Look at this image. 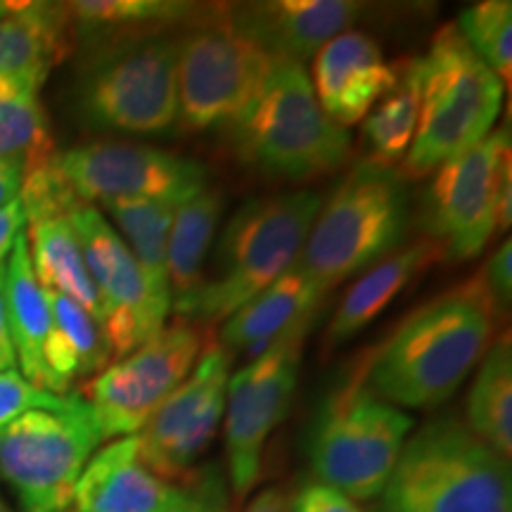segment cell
<instances>
[{"label":"cell","mask_w":512,"mask_h":512,"mask_svg":"<svg viewBox=\"0 0 512 512\" xmlns=\"http://www.w3.org/2000/svg\"><path fill=\"white\" fill-rule=\"evenodd\" d=\"M498 313L472 278L411 313L368 366L370 389L392 406H441L482 361Z\"/></svg>","instance_id":"obj_1"},{"label":"cell","mask_w":512,"mask_h":512,"mask_svg":"<svg viewBox=\"0 0 512 512\" xmlns=\"http://www.w3.org/2000/svg\"><path fill=\"white\" fill-rule=\"evenodd\" d=\"M320 204V195L311 190L254 197L242 204L223 228L200 290L178 318L190 325L223 323L252 302L297 261Z\"/></svg>","instance_id":"obj_2"},{"label":"cell","mask_w":512,"mask_h":512,"mask_svg":"<svg viewBox=\"0 0 512 512\" xmlns=\"http://www.w3.org/2000/svg\"><path fill=\"white\" fill-rule=\"evenodd\" d=\"M242 164L290 181L332 174L351 152L349 131L332 124L304 64L275 60L252 100L226 124Z\"/></svg>","instance_id":"obj_3"},{"label":"cell","mask_w":512,"mask_h":512,"mask_svg":"<svg viewBox=\"0 0 512 512\" xmlns=\"http://www.w3.org/2000/svg\"><path fill=\"white\" fill-rule=\"evenodd\" d=\"M408 228V188L399 169L366 159L320 204L294 268L328 294L394 254Z\"/></svg>","instance_id":"obj_4"},{"label":"cell","mask_w":512,"mask_h":512,"mask_svg":"<svg viewBox=\"0 0 512 512\" xmlns=\"http://www.w3.org/2000/svg\"><path fill=\"white\" fill-rule=\"evenodd\" d=\"M380 496L384 512H512L510 460L437 418L406 439Z\"/></svg>","instance_id":"obj_5"},{"label":"cell","mask_w":512,"mask_h":512,"mask_svg":"<svg viewBox=\"0 0 512 512\" xmlns=\"http://www.w3.org/2000/svg\"><path fill=\"white\" fill-rule=\"evenodd\" d=\"M420 79V117L411 150L403 157V181H420L448 159L470 150L494 128L503 105V83L453 24L432 36L430 50L415 60Z\"/></svg>","instance_id":"obj_6"},{"label":"cell","mask_w":512,"mask_h":512,"mask_svg":"<svg viewBox=\"0 0 512 512\" xmlns=\"http://www.w3.org/2000/svg\"><path fill=\"white\" fill-rule=\"evenodd\" d=\"M413 420L358 377L335 389L320 408L311 437V470L320 484L351 501L384 491Z\"/></svg>","instance_id":"obj_7"},{"label":"cell","mask_w":512,"mask_h":512,"mask_svg":"<svg viewBox=\"0 0 512 512\" xmlns=\"http://www.w3.org/2000/svg\"><path fill=\"white\" fill-rule=\"evenodd\" d=\"M79 107L102 131L169 133L178 124V38L100 46L79 83Z\"/></svg>","instance_id":"obj_8"},{"label":"cell","mask_w":512,"mask_h":512,"mask_svg":"<svg viewBox=\"0 0 512 512\" xmlns=\"http://www.w3.org/2000/svg\"><path fill=\"white\" fill-rule=\"evenodd\" d=\"M102 444L86 399L62 411H29L0 430V477L24 512H69L83 467Z\"/></svg>","instance_id":"obj_9"},{"label":"cell","mask_w":512,"mask_h":512,"mask_svg":"<svg viewBox=\"0 0 512 512\" xmlns=\"http://www.w3.org/2000/svg\"><path fill=\"white\" fill-rule=\"evenodd\" d=\"M273 64V57L228 27L221 5H207L178 38V124L188 133L226 126L245 110Z\"/></svg>","instance_id":"obj_10"},{"label":"cell","mask_w":512,"mask_h":512,"mask_svg":"<svg viewBox=\"0 0 512 512\" xmlns=\"http://www.w3.org/2000/svg\"><path fill=\"white\" fill-rule=\"evenodd\" d=\"M510 174V126L496 128L434 171L420 226L444 259L467 261L484 252L496 233L498 190Z\"/></svg>","instance_id":"obj_11"},{"label":"cell","mask_w":512,"mask_h":512,"mask_svg":"<svg viewBox=\"0 0 512 512\" xmlns=\"http://www.w3.org/2000/svg\"><path fill=\"white\" fill-rule=\"evenodd\" d=\"M202 351V332L178 320L169 328L164 325L133 354L102 370L86 389L102 441L136 437L192 373Z\"/></svg>","instance_id":"obj_12"},{"label":"cell","mask_w":512,"mask_h":512,"mask_svg":"<svg viewBox=\"0 0 512 512\" xmlns=\"http://www.w3.org/2000/svg\"><path fill=\"white\" fill-rule=\"evenodd\" d=\"M50 164L81 204L110 200L183 204L209 188V174L200 162L150 145H79L55 152Z\"/></svg>","instance_id":"obj_13"},{"label":"cell","mask_w":512,"mask_h":512,"mask_svg":"<svg viewBox=\"0 0 512 512\" xmlns=\"http://www.w3.org/2000/svg\"><path fill=\"white\" fill-rule=\"evenodd\" d=\"M233 356L221 344L204 347L200 361L140 430V458L166 482L185 484L211 446L226 411Z\"/></svg>","instance_id":"obj_14"},{"label":"cell","mask_w":512,"mask_h":512,"mask_svg":"<svg viewBox=\"0 0 512 512\" xmlns=\"http://www.w3.org/2000/svg\"><path fill=\"white\" fill-rule=\"evenodd\" d=\"M302 347L304 342L285 344L230 375L223 430L230 491L238 503L245 501L259 482L266 441L290 413Z\"/></svg>","instance_id":"obj_15"},{"label":"cell","mask_w":512,"mask_h":512,"mask_svg":"<svg viewBox=\"0 0 512 512\" xmlns=\"http://www.w3.org/2000/svg\"><path fill=\"white\" fill-rule=\"evenodd\" d=\"M67 219L79 238L88 273L98 290L102 304L100 330L110 356L121 361L159 332L150 313L143 275L131 249L98 207L79 204L69 211Z\"/></svg>","instance_id":"obj_16"},{"label":"cell","mask_w":512,"mask_h":512,"mask_svg":"<svg viewBox=\"0 0 512 512\" xmlns=\"http://www.w3.org/2000/svg\"><path fill=\"white\" fill-rule=\"evenodd\" d=\"M368 5L351 0H259L221 3L235 34L273 60L304 64L363 17Z\"/></svg>","instance_id":"obj_17"},{"label":"cell","mask_w":512,"mask_h":512,"mask_svg":"<svg viewBox=\"0 0 512 512\" xmlns=\"http://www.w3.org/2000/svg\"><path fill=\"white\" fill-rule=\"evenodd\" d=\"M74 505L79 512H188L192 484L166 482L140 458L138 437H121L83 467Z\"/></svg>","instance_id":"obj_18"},{"label":"cell","mask_w":512,"mask_h":512,"mask_svg":"<svg viewBox=\"0 0 512 512\" xmlns=\"http://www.w3.org/2000/svg\"><path fill=\"white\" fill-rule=\"evenodd\" d=\"M399 81V67L384 60L380 43L361 31H344L313 57V91L332 124L344 131L368 112Z\"/></svg>","instance_id":"obj_19"},{"label":"cell","mask_w":512,"mask_h":512,"mask_svg":"<svg viewBox=\"0 0 512 512\" xmlns=\"http://www.w3.org/2000/svg\"><path fill=\"white\" fill-rule=\"evenodd\" d=\"M323 299L325 292L292 264L273 285L223 320L221 347L252 363L285 344L304 342Z\"/></svg>","instance_id":"obj_20"},{"label":"cell","mask_w":512,"mask_h":512,"mask_svg":"<svg viewBox=\"0 0 512 512\" xmlns=\"http://www.w3.org/2000/svg\"><path fill=\"white\" fill-rule=\"evenodd\" d=\"M67 3L0 0V76L43 86L67 53Z\"/></svg>","instance_id":"obj_21"},{"label":"cell","mask_w":512,"mask_h":512,"mask_svg":"<svg viewBox=\"0 0 512 512\" xmlns=\"http://www.w3.org/2000/svg\"><path fill=\"white\" fill-rule=\"evenodd\" d=\"M110 214L114 230L131 249L138 271L143 275L150 302L152 320L159 330L164 328L171 313V283H169V230L174 211L181 204L152 200H110L102 202Z\"/></svg>","instance_id":"obj_22"},{"label":"cell","mask_w":512,"mask_h":512,"mask_svg":"<svg viewBox=\"0 0 512 512\" xmlns=\"http://www.w3.org/2000/svg\"><path fill=\"white\" fill-rule=\"evenodd\" d=\"M439 259H444L441 249L430 240H422L370 266L339 302L328 325V344H344L368 328L415 275L437 264Z\"/></svg>","instance_id":"obj_23"},{"label":"cell","mask_w":512,"mask_h":512,"mask_svg":"<svg viewBox=\"0 0 512 512\" xmlns=\"http://www.w3.org/2000/svg\"><path fill=\"white\" fill-rule=\"evenodd\" d=\"M50 330L43 344V361L50 377V394L67 396L76 380L102 373L112 361L110 347L91 313L60 292L46 290Z\"/></svg>","instance_id":"obj_24"},{"label":"cell","mask_w":512,"mask_h":512,"mask_svg":"<svg viewBox=\"0 0 512 512\" xmlns=\"http://www.w3.org/2000/svg\"><path fill=\"white\" fill-rule=\"evenodd\" d=\"M5 299H8V323L19 375L50 392L48 368L43 361L50 311L46 292L38 285L34 268H31L27 233L19 235L10 252L8 268H5Z\"/></svg>","instance_id":"obj_25"},{"label":"cell","mask_w":512,"mask_h":512,"mask_svg":"<svg viewBox=\"0 0 512 512\" xmlns=\"http://www.w3.org/2000/svg\"><path fill=\"white\" fill-rule=\"evenodd\" d=\"M69 17L100 46L136 38L162 36L164 29L183 27L202 17L207 5L185 0H76L67 3Z\"/></svg>","instance_id":"obj_26"},{"label":"cell","mask_w":512,"mask_h":512,"mask_svg":"<svg viewBox=\"0 0 512 512\" xmlns=\"http://www.w3.org/2000/svg\"><path fill=\"white\" fill-rule=\"evenodd\" d=\"M29 256L38 285L60 292L102 323V304L67 214L29 221Z\"/></svg>","instance_id":"obj_27"},{"label":"cell","mask_w":512,"mask_h":512,"mask_svg":"<svg viewBox=\"0 0 512 512\" xmlns=\"http://www.w3.org/2000/svg\"><path fill=\"white\" fill-rule=\"evenodd\" d=\"M223 214V192L216 188L202 190L174 211L169 230V283L171 311L181 316L204 280L216 230Z\"/></svg>","instance_id":"obj_28"},{"label":"cell","mask_w":512,"mask_h":512,"mask_svg":"<svg viewBox=\"0 0 512 512\" xmlns=\"http://www.w3.org/2000/svg\"><path fill=\"white\" fill-rule=\"evenodd\" d=\"M467 430L510 460L512 453V347L510 335L496 339L482 361L470 396Z\"/></svg>","instance_id":"obj_29"},{"label":"cell","mask_w":512,"mask_h":512,"mask_svg":"<svg viewBox=\"0 0 512 512\" xmlns=\"http://www.w3.org/2000/svg\"><path fill=\"white\" fill-rule=\"evenodd\" d=\"M41 86L19 76H0V159L34 171L55 155Z\"/></svg>","instance_id":"obj_30"},{"label":"cell","mask_w":512,"mask_h":512,"mask_svg":"<svg viewBox=\"0 0 512 512\" xmlns=\"http://www.w3.org/2000/svg\"><path fill=\"white\" fill-rule=\"evenodd\" d=\"M420 117V79L415 60L399 67V81L363 119L370 162L394 166L411 150Z\"/></svg>","instance_id":"obj_31"},{"label":"cell","mask_w":512,"mask_h":512,"mask_svg":"<svg viewBox=\"0 0 512 512\" xmlns=\"http://www.w3.org/2000/svg\"><path fill=\"white\" fill-rule=\"evenodd\" d=\"M479 60L501 79L503 88L512 81V3L482 0L460 12L453 24Z\"/></svg>","instance_id":"obj_32"},{"label":"cell","mask_w":512,"mask_h":512,"mask_svg":"<svg viewBox=\"0 0 512 512\" xmlns=\"http://www.w3.org/2000/svg\"><path fill=\"white\" fill-rule=\"evenodd\" d=\"M69 401H72V394H50L46 389L24 380L19 370L0 373V430L29 411H62Z\"/></svg>","instance_id":"obj_33"},{"label":"cell","mask_w":512,"mask_h":512,"mask_svg":"<svg viewBox=\"0 0 512 512\" xmlns=\"http://www.w3.org/2000/svg\"><path fill=\"white\" fill-rule=\"evenodd\" d=\"M479 278H482L484 290L489 294L498 318H501L503 313L510 311V302H512V242L510 240H505L503 245L496 249L494 256L486 261L484 271L479 273Z\"/></svg>","instance_id":"obj_34"},{"label":"cell","mask_w":512,"mask_h":512,"mask_svg":"<svg viewBox=\"0 0 512 512\" xmlns=\"http://www.w3.org/2000/svg\"><path fill=\"white\" fill-rule=\"evenodd\" d=\"M192 505L188 512H230L226 479L216 465H207L190 477Z\"/></svg>","instance_id":"obj_35"},{"label":"cell","mask_w":512,"mask_h":512,"mask_svg":"<svg viewBox=\"0 0 512 512\" xmlns=\"http://www.w3.org/2000/svg\"><path fill=\"white\" fill-rule=\"evenodd\" d=\"M292 512H363L356 501L325 484H309L292 498Z\"/></svg>","instance_id":"obj_36"},{"label":"cell","mask_w":512,"mask_h":512,"mask_svg":"<svg viewBox=\"0 0 512 512\" xmlns=\"http://www.w3.org/2000/svg\"><path fill=\"white\" fill-rule=\"evenodd\" d=\"M24 226H27V211L19 197L0 207V264H5L17 238L24 233Z\"/></svg>","instance_id":"obj_37"},{"label":"cell","mask_w":512,"mask_h":512,"mask_svg":"<svg viewBox=\"0 0 512 512\" xmlns=\"http://www.w3.org/2000/svg\"><path fill=\"white\" fill-rule=\"evenodd\" d=\"M5 268H8V261H5V264H0V373H12V370H17V354H15V344H12L10 323H8Z\"/></svg>","instance_id":"obj_38"},{"label":"cell","mask_w":512,"mask_h":512,"mask_svg":"<svg viewBox=\"0 0 512 512\" xmlns=\"http://www.w3.org/2000/svg\"><path fill=\"white\" fill-rule=\"evenodd\" d=\"M245 512H292V498L280 486H268L252 498Z\"/></svg>","instance_id":"obj_39"},{"label":"cell","mask_w":512,"mask_h":512,"mask_svg":"<svg viewBox=\"0 0 512 512\" xmlns=\"http://www.w3.org/2000/svg\"><path fill=\"white\" fill-rule=\"evenodd\" d=\"M24 176H27V171H24L22 166L0 159V207L17 200L19 190H22Z\"/></svg>","instance_id":"obj_40"},{"label":"cell","mask_w":512,"mask_h":512,"mask_svg":"<svg viewBox=\"0 0 512 512\" xmlns=\"http://www.w3.org/2000/svg\"><path fill=\"white\" fill-rule=\"evenodd\" d=\"M0 512H8V510H5V508H3V505H0Z\"/></svg>","instance_id":"obj_41"},{"label":"cell","mask_w":512,"mask_h":512,"mask_svg":"<svg viewBox=\"0 0 512 512\" xmlns=\"http://www.w3.org/2000/svg\"><path fill=\"white\" fill-rule=\"evenodd\" d=\"M69 512H79V510H69Z\"/></svg>","instance_id":"obj_42"},{"label":"cell","mask_w":512,"mask_h":512,"mask_svg":"<svg viewBox=\"0 0 512 512\" xmlns=\"http://www.w3.org/2000/svg\"><path fill=\"white\" fill-rule=\"evenodd\" d=\"M377 512H384V510H377Z\"/></svg>","instance_id":"obj_43"}]
</instances>
